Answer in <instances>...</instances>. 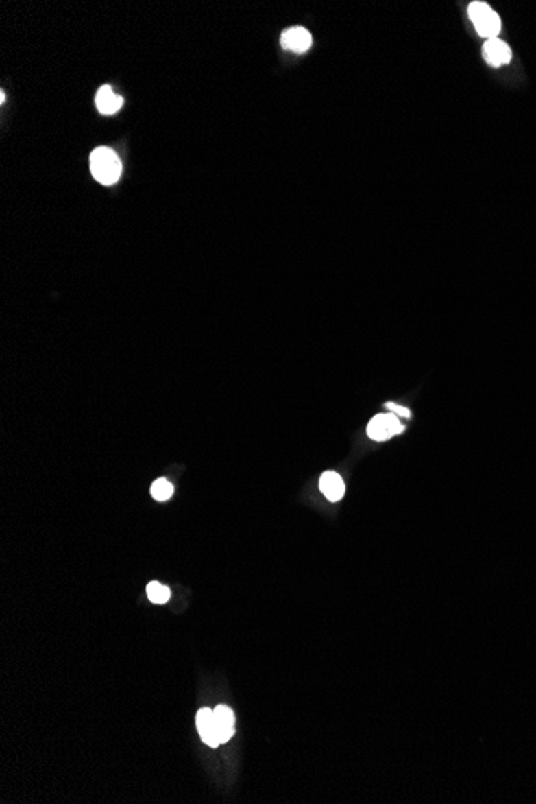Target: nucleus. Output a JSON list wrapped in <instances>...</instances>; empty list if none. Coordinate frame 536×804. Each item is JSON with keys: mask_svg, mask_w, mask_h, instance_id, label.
Instances as JSON below:
<instances>
[{"mask_svg": "<svg viewBox=\"0 0 536 804\" xmlns=\"http://www.w3.org/2000/svg\"><path fill=\"white\" fill-rule=\"evenodd\" d=\"M469 18L476 26L478 34L485 39H495L501 31V20L498 13L485 2H474L469 5Z\"/></svg>", "mask_w": 536, "mask_h": 804, "instance_id": "nucleus-2", "label": "nucleus"}, {"mask_svg": "<svg viewBox=\"0 0 536 804\" xmlns=\"http://www.w3.org/2000/svg\"><path fill=\"white\" fill-rule=\"evenodd\" d=\"M402 432L403 425L400 424L395 413L374 416L373 421L368 424V435L373 440H378V442H382V440H387Z\"/></svg>", "mask_w": 536, "mask_h": 804, "instance_id": "nucleus-3", "label": "nucleus"}, {"mask_svg": "<svg viewBox=\"0 0 536 804\" xmlns=\"http://www.w3.org/2000/svg\"><path fill=\"white\" fill-rule=\"evenodd\" d=\"M483 56H485L488 64L500 68V66L509 63L512 54L506 42H502L501 39L495 37V39H488L485 44H483Z\"/></svg>", "mask_w": 536, "mask_h": 804, "instance_id": "nucleus-6", "label": "nucleus"}, {"mask_svg": "<svg viewBox=\"0 0 536 804\" xmlns=\"http://www.w3.org/2000/svg\"><path fill=\"white\" fill-rule=\"evenodd\" d=\"M173 495V485L166 479H158L151 486V496L156 501H167Z\"/></svg>", "mask_w": 536, "mask_h": 804, "instance_id": "nucleus-11", "label": "nucleus"}, {"mask_svg": "<svg viewBox=\"0 0 536 804\" xmlns=\"http://www.w3.org/2000/svg\"><path fill=\"white\" fill-rule=\"evenodd\" d=\"M319 490H321V493L326 496L329 501L336 503V501L342 499V496H344L345 484L339 474L329 471L324 472L321 479H319Z\"/></svg>", "mask_w": 536, "mask_h": 804, "instance_id": "nucleus-9", "label": "nucleus"}, {"mask_svg": "<svg viewBox=\"0 0 536 804\" xmlns=\"http://www.w3.org/2000/svg\"><path fill=\"white\" fill-rule=\"evenodd\" d=\"M281 45L294 54H304L312 47V34L305 27H289L281 36Z\"/></svg>", "mask_w": 536, "mask_h": 804, "instance_id": "nucleus-5", "label": "nucleus"}, {"mask_svg": "<svg viewBox=\"0 0 536 804\" xmlns=\"http://www.w3.org/2000/svg\"><path fill=\"white\" fill-rule=\"evenodd\" d=\"M385 406L397 416H403V418H411V411L405 408V406H398L395 403H385Z\"/></svg>", "mask_w": 536, "mask_h": 804, "instance_id": "nucleus-12", "label": "nucleus"}, {"mask_svg": "<svg viewBox=\"0 0 536 804\" xmlns=\"http://www.w3.org/2000/svg\"><path fill=\"white\" fill-rule=\"evenodd\" d=\"M196 726H197V732H199L201 739H203L206 745L212 746V748L220 745L217 727H215L214 709H209V708L199 709V711H197V714H196Z\"/></svg>", "mask_w": 536, "mask_h": 804, "instance_id": "nucleus-4", "label": "nucleus"}, {"mask_svg": "<svg viewBox=\"0 0 536 804\" xmlns=\"http://www.w3.org/2000/svg\"><path fill=\"white\" fill-rule=\"evenodd\" d=\"M0 102H2V103L5 102V93H3V92H0Z\"/></svg>", "mask_w": 536, "mask_h": 804, "instance_id": "nucleus-13", "label": "nucleus"}, {"mask_svg": "<svg viewBox=\"0 0 536 804\" xmlns=\"http://www.w3.org/2000/svg\"><path fill=\"white\" fill-rule=\"evenodd\" d=\"M215 716V727H217V734L220 744H225L232 739L234 734V714L232 709L225 705H219L214 709Z\"/></svg>", "mask_w": 536, "mask_h": 804, "instance_id": "nucleus-7", "label": "nucleus"}, {"mask_svg": "<svg viewBox=\"0 0 536 804\" xmlns=\"http://www.w3.org/2000/svg\"><path fill=\"white\" fill-rule=\"evenodd\" d=\"M95 105L101 115L108 116L119 111L122 105H124V100H122L121 95H117V93L112 91L110 85H103V87L98 88L97 92Z\"/></svg>", "mask_w": 536, "mask_h": 804, "instance_id": "nucleus-8", "label": "nucleus"}, {"mask_svg": "<svg viewBox=\"0 0 536 804\" xmlns=\"http://www.w3.org/2000/svg\"><path fill=\"white\" fill-rule=\"evenodd\" d=\"M147 594L153 604H164L171 598V591L167 586L158 583V581H153L147 586Z\"/></svg>", "mask_w": 536, "mask_h": 804, "instance_id": "nucleus-10", "label": "nucleus"}, {"mask_svg": "<svg viewBox=\"0 0 536 804\" xmlns=\"http://www.w3.org/2000/svg\"><path fill=\"white\" fill-rule=\"evenodd\" d=\"M90 170L93 178L101 185H114L122 174V164L116 151L106 146L93 150L90 154Z\"/></svg>", "mask_w": 536, "mask_h": 804, "instance_id": "nucleus-1", "label": "nucleus"}]
</instances>
